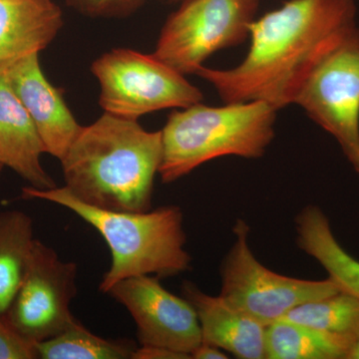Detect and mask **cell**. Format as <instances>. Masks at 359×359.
<instances>
[{
    "mask_svg": "<svg viewBox=\"0 0 359 359\" xmlns=\"http://www.w3.org/2000/svg\"><path fill=\"white\" fill-rule=\"evenodd\" d=\"M354 0H287L252 21L250 46L231 69L205 66L196 74L224 103L264 101L280 110L295 98L321 60L358 27Z\"/></svg>",
    "mask_w": 359,
    "mask_h": 359,
    "instance_id": "cell-1",
    "label": "cell"
},
{
    "mask_svg": "<svg viewBox=\"0 0 359 359\" xmlns=\"http://www.w3.org/2000/svg\"><path fill=\"white\" fill-rule=\"evenodd\" d=\"M162 157V132L104 112L82 126L59 161L65 188L80 202L110 211L147 212Z\"/></svg>",
    "mask_w": 359,
    "mask_h": 359,
    "instance_id": "cell-2",
    "label": "cell"
},
{
    "mask_svg": "<svg viewBox=\"0 0 359 359\" xmlns=\"http://www.w3.org/2000/svg\"><path fill=\"white\" fill-rule=\"evenodd\" d=\"M21 198L61 205L100 233L111 254L110 268L99 285L103 294L133 276L165 278L191 269L192 257L185 248L183 212L177 205L147 212L110 211L80 202L65 186L48 190L25 187Z\"/></svg>",
    "mask_w": 359,
    "mask_h": 359,
    "instance_id": "cell-3",
    "label": "cell"
},
{
    "mask_svg": "<svg viewBox=\"0 0 359 359\" xmlns=\"http://www.w3.org/2000/svg\"><path fill=\"white\" fill-rule=\"evenodd\" d=\"M276 111L264 101L226 103L222 107L200 102L176 111L161 130L163 183L183 178L217 158L262 157L275 137Z\"/></svg>",
    "mask_w": 359,
    "mask_h": 359,
    "instance_id": "cell-4",
    "label": "cell"
},
{
    "mask_svg": "<svg viewBox=\"0 0 359 359\" xmlns=\"http://www.w3.org/2000/svg\"><path fill=\"white\" fill-rule=\"evenodd\" d=\"M100 85L99 103L105 113L138 120L156 111L202 102L203 94L185 75L154 54L128 48L105 52L91 66Z\"/></svg>",
    "mask_w": 359,
    "mask_h": 359,
    "instance_id": "cell-5",
    "label": "cell"
},
{
    "mask_svg": "<svg viewBox=\"0 0 359 359\" xmlns=\"http://www.w3.org/2000/svg\"><path fill=\"white\" fill-rule=\"evenodd\" d=\"M233 235L235 242L221 266L219 295L264 327L304 302L341 290L330 276L323 280H301L276 273L259 263L250 250V228L244 219L236 222Z\"/></svg>",
    "mask_w": 359,
    "mask_h": 359,
    "instance_id": "cell-6",
    "label": "cell"
},
{
    "mask_svg": "<svg viewBox=\"0 0 359 359\" xmlns=\"http://www.w3.org/2000/svg\"><path fill=\"white\" fill-rule=\"evenodd\" d=\"M257 6L259 0H184L153 54L181 74H196L212 54L247 39Z\"/></svg>",
    "mask_w": 359,
    "mask_h": 359,
    "instance_id": "cell-7",
    "label": "cell"
},
{
    "mask_svg": "<svg viewBox=\"0 0 359 359\" xmlns=\"http://www.w3.org/2000/svg\"><path fill=\"white\" fill-rule=\"evenodd\" d=\"M294 104L339 142L359 174V28L314 68Z\"/></svg>",
    "mask_w": 359,
    "mask_h": 359,
    "instance_id": "cell-8",
    "label": "cell"
},
{
    "mask_svg": "<svg viewBox=\"0 0 359 359\" xmlns=\"http://www.w3.org/2000/svg\"><path fill=\"white\" fill-rule=\"evenodd\" d=\"M77 264L35 240L20 289L4 314L7 323L34 342L55 337L76 318L71 302L77 294Z\"/></svg>",
    "mask_w": 359,
    "mask_h": 359,
    "instance_id": "cell-9",
    "label": "cell"
},
{
    "mask_svg": "<svg viewBox=\"0 0 359 359\" xmlns=\"http://www.w3.org/2000/svg\"><path fill=\"white\" fill-rule=\"evenodd\" d=\"M160 280L133 276L116 283L107 294L131 314L140 346L164 347L191 358L203 342L197 313L188 299L170 292Z\"/></svg>",
    "mask_w": 359,
    "mask_h": 359,
    "instance_id": "cell-10",
    "label": "cell"
},
{
    "mask_svg": "<svg viewBox=\"0 0 359 359\" xmlns=\"http://www.w3.org/2000/svg\"><path fill=\"white\" fill-rule=\"evenodd\" d=\"M6 78L34 122L47 154L62 159L82 126L68 108L63 92L45 77L39 54L21 61Z\"/></svg>",
    "mask_w": 359,
    "mask_h": 359,
    "instance_id": "cell-11",
    "label": "cell"
},
{
    "mask_svg": "<svg viewBox=\"0 0 359 359\" xmlns=\"http://www.w3.org/2000/svg\"><path fill=\"white\" fill-rule=\"evenodd\" d=\"M62 26V11L52 0H0V78L44 50Z\"/></svg>",
    "mask_w": 359,
    "mask_h": 359,
    "instance_id": "cell-12",
    "label": "cell"
},
{
    "mask_svg": "<svg viewBox=\"0 0 359 359\" xmlns=\"http://www.w3.org/2000/svg\"><path fill=\"white\" fill-rule=\"evenodd\" d=\"M182 294L197 313L203 342L241 359H266V327L229 304L184 283Z\"/></svg>",
    "mask_w": 359,
    "mask_h": 359,
    "instance_id": "cell-13",
    "label": "cell"
},
{
    "mask_svg": "<svg viewBox=\"0 0 359 359\" xmlns=\"http://www.w3.org/2000/svg\"><path fill=\"white\" fill-rule=\"evenodd\" d=\"M46 149L34 122L6 77L0 78V162L39 190L55 188L42 166Z\"/></svg>",
    "mask_w": 359,
    "mask_h": 359,
    "instance_id": "cell-14",
    "label": "cell"
},
{
    "mask_svg": "<svg viewBox=\"0 0 359 359\" xmlns=\"http://www.w3.org/2000/svg\"><path fill=\"white\" fill-rule=\"evenodd\" d=\"M295 230L299 249L318 262L341 290L359 299V261L339 244L325 212L306 205L295 219Z\"/></svg>",
    "mask_w": 359,
    "mask_h": 359,
    "instance_id": "cell-15",
    "label": "cell"
},
{
    "mask_svg": "<svg viewBox=\"0 0 359 359\" xmlns=\"http://www.w3.org/2000/svg\"><path fill=\"white\" fill-rule=\"evenodd\" d=\"M351 344L283 318L266 327V359H346Z\"/></svg>",
    "mask_w": 359,
    "mask_h": 359,
    "instance_id": "cell-16",
    "label": "cell"
},
{
    "mask_svg": "<svg viewBox=\"0 0 359 359\" xmlns=\"http://www.w3.org/2000/svg\"><path fill=\"white\" fill-rule=\"evenodd\" d=\"M32 219L20 210L0 212V316H4L25 278L34 245Z\"/></svg>",
    "mask_w": 359,
    "mask_h": 359,
    "instance_id": "cell-17",
    "label": "cell"
},
{
    "mask_svg": "<svg viewBox=\"0 0 359 359\" xmlns=\"http://www.w3.org/2000/svg\"><path fill=\"white\" fill-rule=\"evenodd\" d=\"M136 348L132 340L98 337L77 320L61 334L37 342L41 359H132Z\"/></svg>",
    "mask_w": 359,
    "mask_h": 359,
    "instance_id": "cell-18",
    "label": "cell"
},
{
    "mask_svg": "<svg viewBox=\"0 0 359 359\" xmlns=\"http://www.w3.org/2000/svg\"><path fill=\"white\" fill-rule=\"evenodd\" d=\"M283 320L346 337L353 341L359 334V299L340 290L334 294L304 302L292 309Z\"/></svg>",
    "mask_w": 359,
    "mask_h": 359,
    "instance_id": "cell-19",
    "label": "cell"
},
{
    "mask_svg": "<svg viewBox=\"0 0 359 359\" xmlns=\"http://www.w3.org/2000/svg\"><path fill=\"white\" fill-rule=\"evenodd\" d=\"M144 0H67L78 13L93 18H125L133 13Z\"/></svg>",
    "mask_w": 359,
    "mask_h": 359,
    "instance_id": "cell-20",
    "label": "cell"
},
{
    "mask_svg": "<svg viewBox=\"0 0 359 359\" xmlns=\"http://www.w3.org/2000/svg\"><path fill=\"white\" fill-rule=\"evenodd\" d=\"M39 358L36 342L26 339L0 316V359Z\"/></svg>",
    "mask_w": 359,
    "mask_h": 359,
    "instance_id": "cell-21",
    "label": "cell"
},
{
    "mask_svg": "<svg viewBox=\"0 0 359 359\" xmlns=\"http://www.w3.org/2000/svg\"><path fill=\"white\" fill-rule=\"evenodd\" d=\"M186 354L160 346H141L135 349L132 359H190Z\"/></svg>",
    "mask_w": 359,
    "mask_h": 359,
    "instance_id": "cell-22",
    "label": "cell"
},
{
    "mask_svg": "<svg viewBox=\"0 0 359 359\" xmlns=\"http://www.w3.org/2000/svg\"><path fill=\"white\" fill-rule=\"evenodd\" d=\"M191 358L194 359H226L229 358V356H226V354L219 347L202 342L194 351Z\"/></svg>",
    "mask_w": 359,
    "mask_h": 359,
    "instance_id": "cell-23",
    "label": "cell"
},
{
    "mask_svg": "<svg viewBox=\"0 0 359 359\" xmlns=\"http://www.w3.org/2000/svg\"><path fill=\"white\" fill-rule=\"evenodd\" d=\"M346 359H359V334L353 339Z\"/></svg>",
    "mask_w": 359,
    "mask_h": 359,
    "instance_id": "cell-24",
    "label": "cell"
},
{
    "mask_svg": "<svg viewBox=\"0 0 359 359\" xmlns=\"http://www.w3.org/2000/svg\"><path fill=\"white\" fill-rule=\"evenodd\" d=\"M4 164H2L1 162H0V174H1L2 170H4Z\"/></svg>",
    "mask_w": 359,
    "mask_h": 359,
    "instance_id": "cell-25",
    "label": "cell"
},
{
    "mask_svg": "<svg viewBox=\"0 0 359 359\" xmlns=\"http://www.w3.org/2000/svg\"><path fill=\"white\" fill-rule=\"evenodd\" d=\"M169 1H178V0H169Z\"/></svg>",
    "mask_w": 359,
    "mask_h": 359,
    "instance_id": "cell-26",
    "label": "cell"
}]
</instances>
